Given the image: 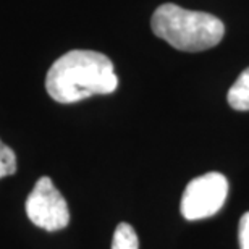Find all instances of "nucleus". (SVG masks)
<instances>
[{
  "mask_svg": "<svg viewBox=\"0 0 249 249\" xmlns=\"http://www.w3.org/2000/svg\"><path fill=\"white\" fill-rule=\"evenodd\" d=\"M15 172H17V154L0 139V180L15 175Z\"/></svg>",
  "mask_w": 249,
  "mask_h": 249,
  "instance_id": "0eeeda50",
  "label": "nucleus"
},
{
  "mask_svg": "<svg viewBox=\"0 0 249 249\" xmlns=\"http://www.w3.org/2000/svg\"><path fill=\"white\" fill-rule=\"evenodd\" d=\"M238 238H240V248L249 249V212H246L240 220L238 228Z\"/></svg>",
  "mask_w": 249,
  "mask_h": 249,
  "instance_id": "6e6552de",
  "label": "nucleus"
},
{
  "mask_svg": "<svg viewBox=\"0 0 249 249\" xmlns=\"http://www.w3.org/2000/svg\"><path fill=\"white\" fill-rule=\"evenodd\" d=\"M24 209L29 220L46 231L63 230L70 223L68 204L49 177H41L36 181Z\"/></svg>",
  "mask_w": 249,
  "mask_h": 249,
  "instance_id": "7ed1b4c3",
  "label": "nucleus"
},
{
  "mask_svg": "<svg viewBox=\"0 0 249 249\" xmlns=\"http://www.w3.org/2000/svg\"><path fill=\"white\" fill-rule=\"evenodd\" d=\"M228 104L235 110H249V68L243 71L228 91Z\"/></svg>",
  "mask_w": 249,
  "mask_h": 249,
  "instance_id": "39448f33",
  "label": "nucleus"
},
{
  "mask_svg": "<svg viewBox=\"0 0 249 249\" xmlns=\"http://www.w3.org/2000/svg\"><path fill=\"white\" fill-rule=\"evenodd\" d=\"M112 249H139V240L134 228L126 222L118 223L112 238Z\"/></svg>",
  "mask_w": 249,
  "mask_h": 249,
  "instance_id": "423d86ee",
  "label": "nucleus"
},
{
  "mask_svg": "<svg viewBox=\"0 0 249 249\" xmlns=\"http://www.w3.org/2000/svg\"><path fill=\"white\" fill-rule=\"evenodd\" d=\"M228 194L227 178L218 172L206 173L188 183L181 197V215L186 220L212 217L225 204Z\"/></svg>",
  "mask_w": 249,
  "mask_h": 249,
  "instance_id": "20e7f679",
  "label": "nucleus"
},
{
  "mask_svg": "<svg viewBox=\"0 0 249 249\" xmlns=\"http://www.w3.org/2000/svg\"><path fill=\"white\" fill-rule=\"evenodd\" d=\"M151 26L157 37L183 52L207 51L225 36V24L220 18L175 3L160 5L152 15Z\"/></svg>",
  "mask_w": 249,
  "mask_h": 249,
  "instance_id": "f03ea898",
  "label": "nucleus"
},
{
  "mask_svg": "<svg viewBox=\"0 0 249 249\" xmlns=\"http://www.w3.org/2000/svg\"><path fill=\"white\" fill-rule=\"evenodd\" d=\"M118 76L107 55L96 51H70L57 58L46 76V91L55 102L74 104L96 94H112Z\"/></svg>",
  "mask_w": 249,
  "mask_h": 249,
  "instance_id": "f257e3e1",
  "label": "nucleus"
}]
</instances>
